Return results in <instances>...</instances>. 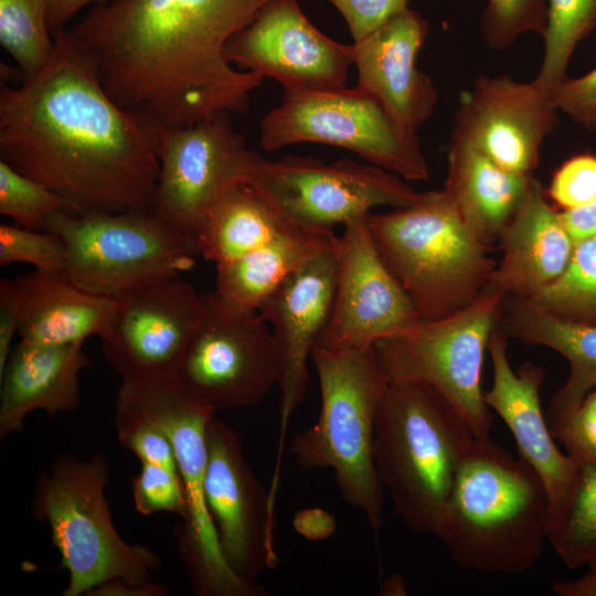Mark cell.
<instances>
[{
    "label": "cell",
    "instance_id": "obj_1",
    "mask_svg": "<svg viewBox=\"0 0 596 596\" xmlns=\"http://www.w3.org/2000/svg\"><path fill=\"white\" fill-rule=\"evenodd\" d=\"M38 73L0 88V160L79 212L149 210L158 178V129L120 107L70 40Z\"/></svg>",
    "mask_w": 596,
    "mask_h": 596
},
{
    "label": "cell",
    "instance_id": "obj_2",
    "mask_svg": "<svg viewBox=\"0 0 596 596\" xmlns=\"http://www.w3.org/2000/svg\"><path fill=\"white\" fill-rule=\"evenodd\" d=\"M269 0H107L66 30L109 96L157 129L243 113L264 77L227 42Z\"/></svg>",
    "mask_w": 596,
    "mask_h": 596
},
{
    "label": "cell",
    "instance_id": "obj_3",
    "mask_svg": "<svg viewBox=\"0 0 596 596\" xmlns=\"http://www.w3.org/2000/svg\"><path fill=\"white\" fill-rule=\"evenodd\" d=\"M550 518V494L535 469L489 435L476 436L434 535L464 570L519 575L538 561Z\"/></svg>",
    "mask_w": 596,
    "mask_h": 596
},
{
    "label": "cell",
    "instance_id": "obj_4",
    "mask_svg": "<svg viewBox=\"0 0 596 596\" xmlns=\"http://www.w3.org/2000/svg\"><path fill=\"white\" fill-rule=\"evenodd\" d=\"M475 437L432 386L389 383L375 422L373 462L394 513L414 533H435Z\"/></svg>",
    "mask_w": 596,
    "mask_h": 596
},
{
    "label": "cell",
    "instance_id": "obj_5",
    "mask_svg": "<svg viewBox=\"0 0 596 596\" xmlns=\"http://www.w3.org/2000/svg\"><path fill=\"white\" fill-rule=\"evenodd\" d=\"M320 386L317 422L292 436L289 450L304 470L331 469L342 498L374 533L382 524L384 490L373 462L375 422L389 380L374 348L313 347Z\"/></svg>",
    "mask_w": 596,
    "mask_h": 596
},
{
    "label": "cell",
    "instance_id": "obj_6",
    "mask_svg": "<svg viewBox=\"0 0 596 596\" xmlns=\"http://www.w3.org/2000/svg\"><path fill=\"white\" fill-rule=\"evenodd\" d=\"M366 222L379 254L423 320L470 305L496 268L490 246L466 226L444 190L419 192L411 204L370 213Z\"/></svg>",
    "mask_w": 596,
    "mask_h": 596
},
{
    "label": "cell",
    "instance_id": "obj_7",
    "mask_svg": "<svg viewBox=\"0 0 596 596\" xmlns=\"http://www.w3.org/2000/svg\"><path fill=\"white\" fill-rule=\"evenodd\" d=\"M108 477L99 454L63 455L38 477L32 514L50 525L61 567L70 574L64 596L89 595L113 579L148 585L160 568L149 549L127 543L117 532L105 498Z\"/></svg>",
    "mask_w": 596,
    "mask_h": 596
},
{
    "label": "cell",
    "instance_id": "obj_8",
    "mask_svg": "<svg viewBox=\"0 0 596 596\" xmlns=\"http://www.w3.org/2000/svg\"><path fill=\"white\" fill-rule=\"evenodd\" d=\"M116 406L159 427L172 444L185 490L188 511L177 529L180 555L199 596H262L265 589L240 579L220 549L210 515L204 477L206 428L213 413L174 377L121 381Z\"/></svg>",
    "mask_w": 596,
    "mask_h": 596
},
{
    "label": "cell",
    "instance_id": "obj_9",
    "mask_svg": "<svg viewBox=\"0 0 596 596\" xmlns=\"http://www.w3.org/2000/svg\"><path fill=\"white\" fill-rule=\"evenodd\" d=\"M45 231L66 248L64 274L81 288L116 298L193 268L196 241L149 210L60 212Z\"/></svg>",
    "mask_w": 596,
    "mask_h": 596
},
{
    "label": "cell",
    "instance_id": "obj_10",
    "mask_svg": "<svg viewBox=\"0 0 596 596\" xmlns=\"http://www.w3.org/2000/svg\"><path fill=\"white\" fill-rule=\"evenodd\" d=\"M505 295L487 285L467 307L377 342L373 348L389 382H414L439 392L476 436L489 435L492 413L481 371Z\"/></svg>",
    "mask_w": 596,
    "mask_h": 596
},
{
    "label": "cell",
    "instance_id": "obj_11",
    "mask_svg": "<svg viewBox=\"0 0 596 596\" xmlns=\"http://www.w3.org/2000/svg\"><path fill=\"white\" fill-rule=\"evenodd\" d=\"M299 142L348 149L406 181L429 177L416 134L356 85L285 91L283 102L260 120L259 143L273 151Z\"/></svg>",
    "mask_w": 596,
    "mask_h": 596
},
{
    "label": "cell",
    "instance_id": "obj_12",
    "mask_svg": "<svg viewBox=\"0 0 596 596\" xmlns=\"http://www.w3.org/2000/svg\"><path fill=\"white\" fill-rule=\"evenodd\" d=\"M291 224L315 231L368 216L379 206L397 209L417 198L403 178L371 163L312 157L268 160L255 153L246 181Z\"/></svg>",
    "mask_w": 596,
    "mask_h": 596
},
{
    "label": "cell",
    "instance_id": "obj_13",
    "mask_svg": "<svg viewBox=\"0 0 596 596\" xmlns=\"http://www.w3.org/2000/svg\"><path fill=\"white\" fill-rule=\"evenodd\" d=\"M173 377L215 414L258 404L278 384L269 324L258 311L204 292L200 321Z\"/></svg>",
    "mask_w": 596,
    "mask_h": 596
},
{
    "label": "cell",
    "instance_id": "obj_14",
    "mask_svg": "<svg viewBox=\"0 0 596 596\" xmlns=\"http://www.w3.org/2000/svg\"><path fill=\"white\" fill-rule=\"evenodd\" d=\"M159 178L150 211L195 240L212 205L245 183L255 151L235 130L230 113L195 124L158 129Z\"/></svg>",
    "mask_w": 596,
    "mask_h": 596
},
{
    "label": "cell",
    "instance_id": "obj_15",
    "mask_svg": "<svg viewBox=\"0 0 596 596\" xmlns=\"http://www.w3.org/2000/svg\"><path fill=\"white\" fill-rule=\"evenodd\" d=\"M336 291L329 320L316 345L327 350L373 348L400 336L423 318L373 242L366 216L333 235Z\"/></svg>",
    "mask_w": 596,
    "mask_h": 596
},
{
    "label": "cell",
    "instance_id": "obj_16",
    "mask_svg": "<svg viewBox=\"0 0 596 596\" xmlns=\"http://www.w3.org/2000/svg\"><path fill=\"white\" fill-rule=\"evenodd\" d=\"M205 500L220 549L243 582L259 585L274 567V505L270 493L246 461L237 434L212 416L206 428Z\"/></svg>",
    "mask_w": 596,
    "mask_h": 596
},
{
    "label": "cell",
    "instance_id": "obj_17",
    "mask_svg": "<svg viewBox=\"0 0 596 596\" xmlns=\"http://www.w3.org/2000/svg\"><path fill=\"white\" fill-rule=\"evenodd\" d=\"M203 294L181 277L116 297L102 349L123 381L173 377L200 321Z\"/></svg>",
    "mask_w": 596,
    "mask_h": 596
},
{
    "label": "cell",
    "instance_id": "obj_18",
    "mask_svg": "<svg viewBox=\"0 0 596 596\" xmlns=\"http://www.w3.org/2000/svg\"><path fill=\"white\" fill-rule=\"evenodd\" d=\"M225 57L242 71L279 82L284 91L345 85L353 45L320 32L298 0H269L227 42Z\"/></svg>",
    "mask_w": 596,
    "mask_h": 596
},
{
    "label": "cell",
    "instance_id": "obj_19",
    "mask_svg": "<svg viewBox=\"0 0 596 596\" xmlns=\"http://www.w3.org/2000/svg\"><path fill=\"white\" fill-rule=\"evenodd\" d=\"M551 89L536 81L479 76L462 93L451 137L461 139L502 168L530 174L544 140L558 126Z\"/></svg>",
    "mask_w": 596,
    "mask_h": 596
},
{
    "label": "cell",
    "instance_id": "obj_20",
    "mask_svg": "<svg viewBox=\"0 0 596 596\" xmlns=\"http://www.w3.org/2000/svg\"><path fill=\"white\" fill-rule=\"evenodd\" d=\"M336 277L331 241L291 273L258 309L270 327L278 362L280 432L274 483L279 481L286 429L307 392L308 360L331 313Z\"/></svg>",
    "mask_w": 596,
    "mask_h": 596
},
{
    "label": "cell",
    "instance_id": "obj_21",
    "mask_svg": "<svg viewBox=\"0 0 596 596\" xmlns=\"http://www.w3.org/2000/svg\"><path fill=\"white\" fill-rule=\"evenodd\" d=\"M428 29L427 21L408 7L352 43L356 86L413 134L432 116L438 102L433 79L416 64Z\"/></svg>",
    "mask_w": 596,
    "mask_h": 596
},
{
    "label": "cell",
    "instance_id": "obj_22",
    "mask_svg": "<svg viewBox=\"0 0 596 596\" xmlns=\"http://www.w3.org/2000/svg\"><path fill=\"white\" fill-rule=\"evenodd\" d=\"M507 350L508 336L498 322L488 342L492 384L483 391V400L509 427L520 457L542 478L552 510L572 483L576 459L557 447L543 414L540 401L543 369L526 362L518 371L513 370Z\"/></svg>",
    "mask_w": 596,
    "mask_h": 596
},
{
    "label": "cell",
    "instance_id": "obj_23",
    "mask_svg": "<svg viewBox=\"0 0 596 596\" xmlns=\"http://www.w3.org/2000/svg\"><path fill=\"white\" fill-rule=\"evenodd\" d=\"M498 244L501 259L488 285L505 296L532 298L565 272L575 241L534 178Z\"/></svg>",
    "mask_w": 596,
    "mask_h": 596
},
{
    "label": "cell",
    "instance_id": "obj_24",
    "mask_svg": "<svg viewBox=\"0 0 596 596\" xmlns=\"http://www.w3.org/2000/svg\"><path fill=\"white\" fill-rule=\"evenodd\" d=\"M84 343H44L21 339L0 372V436L23 432L26 415L53 416L81 402L79 373L91 365Z\"/></svg>",
    "mask_w": 596,
    "mask_h": 596
},
{
    "label": "cell",
    "instance_id": "obj_25",
    "mask_svg": "<svg viewBox=\"0 0 596 596\" xmlns=\"http://www.w3.org/2000/svg\"><path fill=\"white\" fill-rule=\"evenodd\" d=\"M444 191L483 244L498 243L528 193L533 174L507 170L468 142L451 137Z\"/></svg>",
    "mask_w": 596,
    "mask_h": 596
},
{
    "label": "cell",
    "instance_id": "obj_26",
    "mask_svg": "<svg viewBox=\"0 0 596 596\" xmlns=\"http://www.w3.org/2000/svg\"><path fill=\"white\" fill-rule=\"evenodd\" d=\"M24 290L18 329L23 340L44 343H84L103 338L116 309V298L85 290L64 272L33 269L15 278Z\"/></svg>",
    "mask_w": 596,
    "mask_h": 596
},
{
    "label": "cell",
    "instance_id": "obj_27",
    "mask_svg": "<svg viewBox=\"0 0 596 596\" xmlns=\"http://www.w3.org/2000/svg\"><path fill=\"white\" fill-rule=\"evenodd\" d=\"M499 326L508 337L547 347L570 364L566 382L554 393L549 421L575 408L596 389V324L558 317L528 298L505 296Z\"/></svg>",
    "mask_w": 596,
    "mask_h": 596
},
{
    "label": "cell",
    "instance_id": "obj_28",
    "mask_svg": "<svg viewBox=\"0 0 596 596\" xmlns=\"http://www.w3.org/2000/svg\"><path fill=\"white\" fill-rule=\"evenodd\" d=\"M333 234L291 226L244 256L216 265L212 292L231 306L258 311L291 273L331 244Z\"/></svg>",
    "mask_w": 596,
    "mask_h": 596
},
{
    "label": "cell",
    "instance_id": "obj_29",
    "mask_svg": "<svg viewBox=\"0 0 596 596\" xmlns=\"http://www.w3.org/2000/svg\"><path fill=\"white\" fill-rule=\"evenodd\" d=\"M291 226L247 183L227 190L209 210L195 237L199 255L215 265L237 259Z\"/></svg>",
    "mask_w": 596,
    "mask_h": 596
},
{
    "label": "cell",
    "instance_id": "obj_30",
    "mask_svg": "<svg viewBox=\"0 0 596 596\" xmlns=\"http://www.w3.org/2000/svg\"><path fill=\"white\" fill-rule=\"evenodd\" d=\"M547 540L570 568L596 561V460L576 459L572 483L551 510Z\"/></svg>",
    "mask_w": 596,
    "mask_h": 596
},
{
    "label": "cell",
    "instance_id": "obj_31",
    "mask_svg": "<svg viewBox=\"0 0 596 596\" xmlns=\"http://www.w3.org/2000/svg\"><path fill=\"white\" fill-rule=\"evenodd\" d=\"M595 29L596 0H547L542 62L533 79L551 89L567 77L575 49Z\"/></svg>",
    "mask_w": 596,
    "mask_h": 596
},
{
    "label": "cell",
    "instance_id": "obj_32",
    "mask_svg": "<svg viewBox=\"0 0 596 596\" xmlns=\"http://www.w3.org/2000/svg\"><path fill=\"white\" fill-rule=\"evenodd\" d=\"M528 299L558 317L596 324V234L575 241L565 272Z\"/></svg>",
    "mask_w": 596,
    "mask_h": 596
},
{
    "label": "cell",
    "instance_id": "obj_33",
    "mask_svg": "<svg viewBox=\"0 0 596 596\" xmlns=\"http://www.w3.org/2000/svg\"><path fill=\"white\" fill-rule=\"evenodd\" d=\"M47 3L49 0H0V43L22 75L41 71L53 53Z\"/></svg>",
    "mask_w": 596,
    "mask_h": 596
},
{
    "label": "cell",
    "instance_id": "obj_34",
    "mask_svg": "<svg viewBox=\"0 0 596 596\" xmlns=\"http://www.w3.org/2000/svg\"><path fill=\"white\" fill-rule=\"evenodd\" d=\"M60 212H79L77 207L45 184L0 160V213L18 225L45 231L47 220Z\"/></svg>",
    "mask_w": 596,
    "mask_h": 596
},
{
    "label": "cell",
    "instance_id": "obj_35",
    "mask_svg": "<svg viewBox=\"0 0 596 596\" xmlns=\"http://www.w3.org/2000/svg\"><path fill=\"white\" fill-rule=\"evenodd\" d=\"M547 22V0H487L480 19L485 43L504 50L520 36H543Z\"/></svg>",
    "mask_w": 596,
    "mask_h": 596
},
{
    "label": "cell",
    "instance_id": "obj_36",
    "mask_svg": "<svg viewBox=\"0 0 596 596\" xmlns=\"http://www.w3.org/2000/svg\"><path fill=\"white\" fill-rule=\"evenodd\" d=\"M26 263L34 269L64 272L66 248L62 238L50 231L0 224V265Z\"/></svg>",
    "mask_w": 596,
    "mask_h": 596
},
{
    "label": "cell",
    "instance_id": "obj_37",
    "mask_svg": "<svg viewBox=\"0 0 596 596\" xmlns=\"http://www.w3.org/2000/svg\"><path fill=\"white\" fill-rule=\"evenodd\" d=\"M141 465L139 473L132 480V498L137 512L142 515L170 512L184 520L188 502L180 472L155 464Z\"/></svg>",
    "mask_w": 596,
    "mask_h": 596
},
{
    "label": "cell",
    "instance_id": "obj_38",
    "mask_svg": "<svg viewBox=\"0 0 596 596\" xmlns=\"http://www.w3.org/2000/svg\"><path fill=\"white\" fill-rule=\"evenodd\" d=\"M115 427L120 444L141 462L179 471L172 444L159 427L118 406L115 407Z\"/></svg>",
    "mask_w": 596,
    "mask_h": 596
},
{
    "label": "cell",
    "instance_id": "obj_39",
    "mask_svg": "<svg viewBox=\"0 0 596 596\" xmlns=\"http://www.w3.org/2000/svg\"><path fill=\"white\" fill-rule=\"evenodd\" d=\"M546 194L562 211L594 203L596 156L582 153L564 161L553 173Z\"/></svg>",
    "mask_w": 596,
    "mask_h": 596
},
{
    "label": "cell",
    "instance_id": "obj_40",
    "mask_svg": "<svg viewBox=\"0 0 596 596\" xmlns=\"http://www.w3.org/2000/svg\"><path fill=\"white\" fill-rule=\"evenodd\" d=\"M549 425L571 457L596 460V389L575 408L549 421Z\"/></svg>",
    "mask_w": 596,
    "mask_h": 596
},
{
    "label": "cell",
    "instance_id": "obj_41",
    "mask_svg": "<svg viewBox=\"0 0 596 596\" xmlns=\"http://www.w3.org/2000/svg\"><path fill=\"white\" fill-rule=\"evenodd\" d=\"M551 96L560 113L587 130L596 129V67L579 77H565L551 88Z\"/></svg>",
    "mask_w": 596,
    "mask_h": 596
},
{
    "label": "cell",
    "instance_id": "obj_42",
    "mask_svg": "<svg viewBox=\"0 0 596 596\" xmlns=\"http://www.w3.org/2000/svg\"><path fill=\"white\" fill-rule=\"evenodd\" d=\"M343 17L353 42L372 33L390 18L408 8L409 0H328Z\"/></svg>",
    "mask_w": 596,
    "mask_h": 596
},
{
    "label": "cell",
    "instance_id": "obj_43",
    "mask_svg": "<svg viewBox=\"0 0 596 596\" xmlns=\"http://www.w3.org/2000/svg\"><path fill=\"white\" fill-rule=\"evenodd\" d=\"M24 290L17 279H0V372L11 352V343L18 333Z\"/></svg>",
    "mask_w": 596,
    "mask_h": 596
},
{
    "label": "cell",
    "instance_id": "obj_44",
    "mask_svg": "<svg viewBox=\"0 0 596 596\" xmlns=\"http://www.w3.org/2000/svg\"><path fill=\"white\" fill-rule=\"evenodd\" d=\"M294 525L308 540H324L334 531L333 518L320 509H307L296 513Z\"/></svg>",
    "mask_w": 596,
    "mask_h": 596
},
{
    "label": "cell",
    "instance_id": "obj_45",
    "mask_svg": "<svg viewBox=\"0 0 596 596\" xmlns=\"http://www.w3.org/2000/svg\"><path fill=\"white\" fill-rule=\"evenodd\" d=\"M105 1L107 0H49L47 25L51 33L64 28L85 7Z\"/></svg>",
    "mask_w": 596,
    "mask_h": 596
},
{
    "label": "cell",
    "instance_id": "obj_46",
    "mask_svg": "<svg viewBox=\"0 0 596 596\" xmlns=\"http://www.w3.org/2000/svg\"><path fill=\"white\" fill-rule=\"evenodd\" d=\"M561 214L574 241L596 234V201L581 209L561 211Z\"/></svg>",
    "mask_w": 596,
    "mask_h": 596
},
{
    "label": "cell",
    "instance_id": "obj_47",
    "mask_svg": "<svg viewBox=\"0 0 596 596\" xmlns=\"http://www.w3.org/2000/svg\"><path fill=\"white\" fill-rule=\"evenodd\" d=\"M584 576L570 582H556L553 590L561 596H596V561Z\"/></svg>",
    "mask_w": 596,
    "mask_h": 596
},
{
    "label": "cell",
    "instance_id": "obj_48",
    "mask_svg": "<svg viewBox=\"0 0 596 596\" xmlns=\"http://www.w3.org/2000/svg\"><path fill=\"white\" fill-rule=\"evenodd\" d=\"M382 595H405L406 588L402 577L391 575L386 577L381 587Z\"/></svg>",
    "mask_w": 596,
    "mask_h": 596
}]
</instances>
